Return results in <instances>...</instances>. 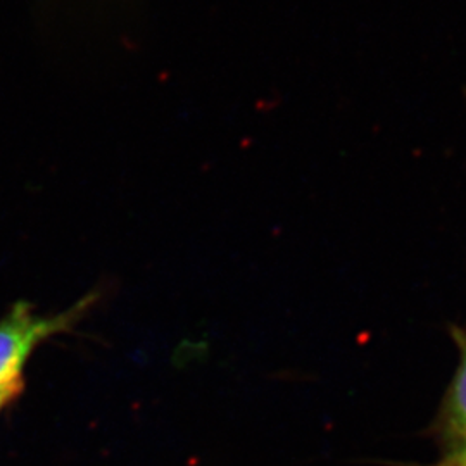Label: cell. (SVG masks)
<instances>
[{
  "label": "cell",
  "instance_id": "3957f363",
  "mask_svg": "<svg viewBox=\"0 0 466 466\" xmlns=\"http://www.w3.org/2000/svg\"><path fill=\"white\" fill-rule=\"evenodd\" d=\"M439 466H466V439L450 446L446 458Z\"/></svg>",
  "mask_w": 466,
  "mask_h": 466
},
{
  "label": "cell",
  "instance_id": "277c9868",
  "mask_svg": "<svg viewBox=\"0 0 466 466\" xmlns=\"http://www.w3.org/2000/svg\"><path fill=\"white\" fill-rule=\"evenodd\" d=\"M19 394H21V390H5V392L0 394V415H2V411H4L13 400H16Z\"/></svg>",
  "mask_w": 466,
  "mask_h": 466
},
{
  "label": "cell",
  "instance_id": "7a4b0ae2",
  "mask_svg": "<svg viewBox=\"0 0 466 466\" xmlns=\"http://www.w3.org/2000/svg\"><path fill=\"white\" fill-rule=\"evenodd\" d=\"M454 340L460 350V363L441 411V427L450 446L466 439V333L456 330Z\"/></svg>",
  "mask_w": 466,
  "mask_h": 466
},
{
  "label": "cell",
  "instance_id": "6da1fadb",
  "mask_svg": "<svg viewBox=\"0 0 466 466\" xmlns=\"http://www.w3.org/2000/svg\"><path fill=\"white\" fill-rule=\"evenodd\" d=\"M94 300L96 296H85L56 315H38L30 302L19 300L0 318V394L23 390V371L35 350L52 337L71 332Z\"/></svg>",
  "mask_w": 466,
  "mask_h": 466
}]
</instances>
